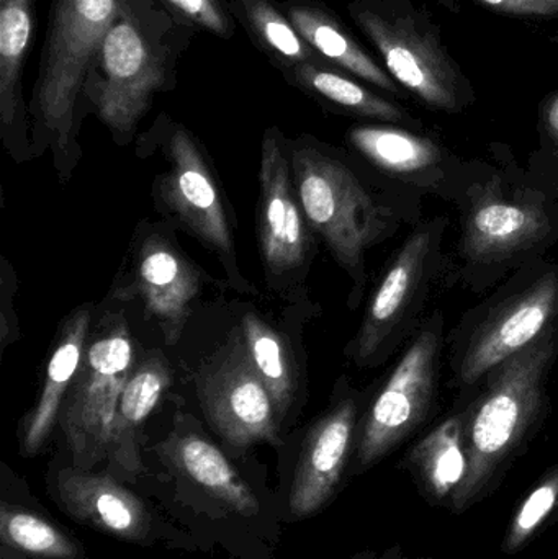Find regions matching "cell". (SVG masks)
<instances>
[{"label":"cell","instance_id":"obj_1","mask_svg":"<svg viewBox=\"0 0 558 559\" xmlns=\"http://www.w3.org/2000/svg\"><path fill=\"white\" fill-rule=\"evenodd\" d=\"M452 205L459 229L454 248L446 252V288H497L558 245V190L520 166L507 147L494 146L487 156L468 159Z\"/></svg>","mask_w":558,"mask_h":559},{"label":"cell","instance_id":"obj_2","mask_svg":"<svg viewBox=\"0 0 558 559\" xmlns=\"http://www.w3.org/2000/svg\"><path fill=\"white\" fill-rule=\"evenodd\" d=\"M199 33L159 0H118L85 81V105L115 140L133 136L154 97L176 87L180 59Z\"/></svg>","mask_w":558,"mask_h":559},{"label":"cell","instance_id":"obj_3","mask_svg":"<svg viewBox=\"0 0 558 559\" xmlns=\"http://www.w3.org/2000/svg\"><path fill=\"white\" fill-rule=\"evenodd\" d=\"M295 189L308 226L327 242L336 261L363 292L366 254L389 241L403 226L423 219V197L393 182L373 187L344 160L313 141L290 144Z\"/></svg>","mask_w":558,"mask_h":559},{"label":"cell","instance_id":"obj_4","mask_svg":"<svg viewBox=\"0 0 558 559\" xmlns=\"http://www.w3.org/2000/svg\"><path fill=\"white\" fill-rule=\"evenodd\" d=\"M558 358V324L485 374L465 400H455L464 419L467 472L452 496L465 511L490 486L504 463L523 447L549 411V383Z\"/></svg>","mask_w":558,"mask_h":559},{"label":"cell","instance_id":"obj_5","mask_svg":"<svg viewBox=\"0 0 558 559\" xmlns=\"http://www.w3.org/2000/svg\"><path fill=\"white\" fill-rule=\"evenodd\" d=\"M558 324V264L543 258L497 286L448 332V386L465 400L485 374Z\"/></svg>","mask_w":558,"mask_h":559},{"label":"cell","instance_id":"obj_6","mask_svg":"<svg viewBox=\"0 0 558 559\" xmlns=\"http://www.w3.org/2000/svg\"><path fill=\"white\" fill-rule=\"evenodd\" d=\"M117 5L118 0L51 2L29 115L35 140L51 144L64 159L74 147L82 108L87 107L88 71Z\"/></svg>","mask_w":558,"mask_h":559},{"label":"cell","instance_id":"obj_7","mask_svg":"<svg viewBox=\"0 0 558 559\" xmlns=\"http://www.w3.org/2000/svg\"><path fill=\"white\" fill-rule=\"evenodd\" d=\"M449 223L444 215L425 219L396 249L351 342L354 364L363 368L385 364L422 328L429 299L444 286Z\"/></svg>","mask_w":558,"mask_h":559},{"label":"cell","instance_id":"obj_8","mask_svg":"<svg viewBox=\"0 0 558 559\" xmlns=\"http://www.w3.org/2000/svg\"><path fill=\"white\" fill-rule=\"evenodd\" d=\"M446 347V316L441 308H436L402 348L364 416L357 442V462L363 468L380 462L435 413Z\"/></svg>","mask_w":558,"mask_h":559},{"label":"cell","instance_id":"obj_9","mask_svg":"<svg viewBox=\"0 0 558 559\" xmlns=\"http://www.w3.org/2000/svg\"><path fill=\"white\" fill-rule=\"evenodd\" d=\"M347 10L396 84L435 110L459 114L471 104L467 82L405 0H353Z\"/></svg>","mask_w":558,"mask_h":559},{"label":"cell","instance_id":"obj_10","mask_svg":"<svg viewBox=\"0 0 558 559\" xmlns=\"http://www.w3.org/2000/svg\"><path fill=\"white\" fill-rule=\"evenodd\" d=\"M133 358L130 332L118 319L85 348L81 370L61 411L62 432L75 468L91 469L107 459L118 401Z\"/></svg>","mask_w":558,"mask_h":559},{"label":"cell","instance_id":"obj_11","mask_svg":"<svg viewBox=\"0 0 558 559\" xmlns=\"http://www.w3.org/2000/svg\"><path fill=\"white\" fill-rule=\"evenodd\" d=\"M353 150L383 177L409 192L454 203L468 159L428 134L402 124H359L347 133Z\"/></svg>","mask_w":558,"mask_h":559},{"label":"cell","instance_id":"obj_12","mask_svg":"<svg viewBox=\"0 0 558 559\" xmlns=\"http://www.w3.org/2000/svg\"><path fill=\"white\" fill-rule=\"evenodd\" d=\"M199 397L206 419L229 445L248 449L254 443H281L277 407L252 370L241 342L203 370Z\"/></svg>","mask_w":558,"mask_h":559},{"label":"cell","instance_id":"obj_13","mask_svg":"<svg viewBox=\"0 0 558 559\" xmlns=\"http://www.w3.org/2000/svg\"><path fill=\"white\" fill-rule=\"evenodd\" d=\"M167 151L173 167L163 182L166 205L203 242L216 251L231 252V231L222 197L195 138L182 124H169Z\"/></svg>","mask_w":558,"mask_h":559},{"label":"cell","instance_id":"obj_14","mask_svg":"<svg viewBox=\"0 0 558 559\" xmlns=\"http://www.w3.org/2000/svg\"><path fill=\"white\" fill-rule=\"evenodd\" d=\"M285 143L277 128L268 130L261 157V251L272 275L304 265L308 233L294 195Z\"/></svg>","mask_w":558,"mask_h":559},{"label":"cell","instance_id":"obj_15","mask_svg":"<svg viewBox=\"0 0 558 559\" xmlns=\"http://www.w3.org/2000/svg\"><path fill=\"white\" fill-rule=\"evenodd\" d=\"M357 413V401L346 396L308 433L288 496L292 514H317L336 491L353 449Z\"/></svg>","mask_w":558,"mask_h":559},{"label":"cell","instance_id":"obj_16","mask_svg":"<svg viewBox=\"0 0 558 559\" xmlns=\"http://www.w3.org/2000/svg\"><path fill=\"white\" fill-rule=\"evenodd\" d=\"M56 495L64 511L110 537L143 542L150 535L151 515L130 489L110 475L88 469H62L56 479Z\"/></svg>","mask_w":558,"mask_h":559},{"label":"cell","instance_id":"obj_17","mask_svg":"<svg viewBox=\"0 0 558 559\" xmlns=\"http://www.w3.org/2000/svg\"><path fill=\"white\" fill-rule=\"evenodd\" d=\"M199 275L163 239L144 246L138 261L136 289L159 321L167 344H176L199 295Z\"/></svg>","mask_w":558,"mask_h":559},{"label":"cell","instance_id":"obj_18","mask_svg":"<svg viewBox=\"0 0 558 559\" xmlns=\"http://www.w3.org/2000/svg\"><path fill=\"white\" fill-rule=\"evenodd\" d=\"M314 55L380 91L403 95L400 85L360 46L347 26L318 0H277Z\"/></svg>","mask_w":558,"mask_h":559},{"label":"cell","instance_id":"obj_19","mask_svg":"<svg viewBox=\"0 0 558 559\" xmlns=\"http://www.w3.org/2000/svg\"><path fill=\"white\" fill-rule=\"evenodd\" d=\"M36 0H0V128L3 140L26 134L23 69L35 38Z\"/></svg>","mask_w":558,"mask_h":559},{"label":"cell","instance_id":"obj_20","mask_svg":"<svg viewBox=\"0 0 558 559\" xmlns=\"http://www.w3.org/2000/svg\"><path fill=\"white\" fill-rule=\"evenodd\" d=\"M88 325H91V312L88 309H78L62 328L58 344L46 368L41 393L36 401V406L25 420L23 455H35L51 433L61 413L59 409H61L62 400L68 396L81 370L85 348H87L85 342H87Z\"/></svg>","mask_w":558,"mask_h":559},{"label":"cell","instance_id":"obj_21","mask_svg":"<svg viewBox=\"0 0 558 559\" xmlns=\"http://www.w3.org/2000/svg\"><path fill=\"white\" fill-rule=\"evenodd\" d=\"M169 384L170 370L166 360L154 355L134 368L121 391L111 427L108 459L124 475L136 476L143 472L138 439Z\"/></svg>","mask_w":558,"mask_h":559},{"label":"cell","instance_id":"obj_22","mask_svg":"<svg viewBox=\"0 0 558 559\" xmlns=\"http://www.w3.org/2000/svg\"><path fill=\"white\" fill-rule=\"evenodd\" d=\"M163 449L176 468L219 504L242 518L258 514L254 491L212 442L197 433H182L167 440Z\"/></svg>","mask_w":558,"mask_h":559},{"label":"cell","instance_id":"obj_23","mask_svg":"<svg viewBox=\"0 0 558 559\" xmlns=\"http://www.w3.org/2000/svg\"><path fill=\"white\" fill-rule=\"evenodd\" d=\"M287 82L314 100L330 105L336 110L370 118L380 123L418 127L415 118L409 117L405 108L369 91L366 85L360 84L359 79L323 59L318 58L301 66Z\"/></svg>","mask_w":558,"mask_h":559},{"label":"cell","instance_id":"obj_24","mask_svg":"<svg viewBox=\"0 0 558 559\" xmlns=\"http://www.w3.org/2000/svg\"><path fill=\"white\" fill-rule=\"evenodd\" d=\"M236 23L285 81L318 59L277 0H229Z\"/></svg>","mask_w":558,"mask_h":559},{"label":"cell","instance_id":"obj_25","mask_svg":"<svg viewBox=\"0 0 558 559\" xmlns=\"http://www.w3.org/2000/svg\"><path fill=\"white\" fill-rule=\"evenodd\" d=\"M408 463L436 498H446L461 488L467 472L462 409L452 413L429 430L408 453Z\"/></svg>","mask_w":558,"mask_h":559},{"label":"cell","instance_id":"obj_26","mask_svg":"<svg viewBox=\"0 0 558 559\" xmlns=\"http://www.w3.org/2000/svg\"><path fill=\"white\" fill-rule=\"evenodd\" d=\"M242 344L252 370L265 384L278 416L284 417L294 400V370L281 335L256 314L242 318Z\"/></svg>","mask_w":558,"mask_h":559},{"label":"cell","instance_id":"obj_27","mask_svg":"<svg viewBox=\"0 0 558 559\" xmlns=\"http://www.w3.org/2000/svg\"><path fill=\"white\" fill-rule=\"evenodd\" d=\"M0 538L5 547L32 557L74 559L79 548L64 532L26 509L5 504L0 508Z\"/></svg>","mask_w":558,"mask_h":559},{"label":"cell","instance_id":"obj_28","mask_svg":"<svg viewBox=\"0 0 558 559\" xmlns=\"http://www.w3.org/2000/svg\"><path fill=\"white\" fill-rule=\"evenodd\" d=\"M183 25L197 33H210L216 38L231 39L236 32L229 0H159Z\"/></svg>","mask_w":558,"mask_h":559},{"label":"cell","instance_id":"obj_29","mask_svg":"<svg viewBox=\"0 0 558 559\" xmlns=\"http://www.w3.org/2000/svg\"><path fill=\"white\" fill-rule=\"evenodd\" d=\"M558 502V468L550 472L521 506L508 532L504 550L517 551L533 537Z\"/></svg>","mask_w":558,"mask_h":559},{"label":"cell","instance_id":"obj_30","mask_svg":"<svg viewBox=\"0 0 558 559\" xmlns=\"http://www.w3.org/2000/svg\"><path fill=\"white\" fill-rule=\"evenodd\" d=\"M527 169L558 190V92L541 108L539 147L531 154Z\"/></svg>","mask_w":558,"mask_h":559},{"label":"cell","instance_id":"obj_31","mask_svg":"<svg viewBox=\"0 0 558 559\" xmlns=\"http://www.w3.org/2000/svg\"><path fill=\"white\" fill-rule=\"evenodd\" d=\"M498 12L527 16H557L558 0H478Z\"/></svg>","mask_w":558,"mask_h":559}]
</instances>
